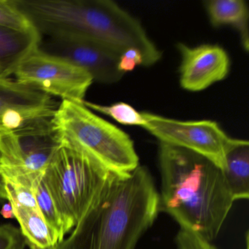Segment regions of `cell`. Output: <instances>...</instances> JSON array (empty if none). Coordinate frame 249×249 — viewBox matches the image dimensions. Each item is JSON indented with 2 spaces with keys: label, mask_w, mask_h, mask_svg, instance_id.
Instances as JSON below:
<instances>
[{
  "label": "cell",
  "mask_w": 249,
  "mask_h": 249,
  "mask_svg": "<svg viewBox=\"0 0 249 249\" xmlns=\"http://www.w3.org/2000/svg\"><path fill=\"white\" fill-rule=\"evenodd\" d=\"M56 103L52 97L11 77L0 76V113L14 107H40Z\"/></svg>",
  "instance_id": "9a60e30c"
},
{
  "label": "cell",
  "mask_w": 249,
  "mask_h": 249,
  "mask_svg": "<svg viewBox=\"0 0 249 249\" xmlns=\"http://www.w3.org/2000/svg\"><path fill=\"white\" fill-rule=\"evenodd\" d=\"M0 199H6L5 186H4L3 180H2V178L1 176H0Z\"/></svg>",
  "instance_id": "cb8c5ba5"
},
{
  "label": "cell",
  "mask_w": 249,
  "mask_h": 249,
  "mask_svg": "<svg viewBox=\"0 0 249 249\" xmlns=\"http://www.w3.org/2000/svg\"><path fill=\"white\" fill-rule=\"evenodd\" d=\"M13 75L21 84L52 97L83 103L94 81L91 75L67 59L39 48L24 58Z\"/></svg>",
  "instance_id": "ba28073f"
},
{
  "label": "cell",
  "mask_w": 249,
  "mask_h": 249,
  "mask_svg": "<svg viewBox=\"0 0 249 249\" xmlns=\"http://www.w3.org/2000/svg\"><path fill=\"white\" fill-rule=\"evenodd\" d=\"M13 207L20 231L30 249H53L60 242L56 233L47 224L40 211Z\"/></svg>",
  "instance_id": "4fadbf2b"
},
{
  "label": "cell",
  "mask_w": 249,
  "mask_h": 249,
  "mask_svg": "<svg viewBox=\"0 0 249 249\" xmlns=\"http://www.w3.org/2000/svg\"><path fill=\"white\" fill-rule=\"evenodd\" d=\"M160 211L180 229L212 242L234 200L222 170L203 156L160 142Z\"/></svg>",
  "instance_id": "6da1fadb"
},
{
  "label": "cell",
  "mask_w": 249,
  "mask_h": 249,
  "mask_svg": "<svg viewBox=\"0 0 249 249\" xmlns=\"http://www.w3.org/2000/svg\"><path fill=\"white\" fill-rule=\"evenodd\" d=\"M143 66V57L138 49L131 48L121 54L118 63V69L122 73L134 71L137 66Z\"/></svg>",
  "instance_id": "7402d4cb"
},
{
  "label": "cell",
  "mask_w": 249,
  "mask_h": 249,
  "mask_svg": "<svg viewBox=\"0 0 249 249\" xmlns=\"http://www.w3.org/2000/svg\"><path fill=\"white\" fill-rule=\"evenodd\" d=\"M83 104L89 110L110 116L122 124L128 126H143L144 120L141 112L138 111L127 103L121 102L110 106H103L84 100Z\"/></svg>",
  "instance_id": "e0dca14e"
},
{
  "label": "cell",
  "mask_w": 249,
  "mask_h": 249,
  "mask_svg": "<svg viewBox=\"0 0 249 249\" xmlns=\"http://www.w3.org/2000/svg\"><path fill=\"white\" fill-rule=\"evenodd\" d=\"M176 244L177 249H217L211 242L183 229H180L178 232Z\"/></svg>",
  "instance_id": "44dd1931"
},
{
  "label": "cell",
  "mask_w": 249,
  "mask_h": 249,
  "mask_svg": "<svg viewBox=\"0 0 249 249\" xmlns=\"http://www.w3.org/2000/svg\"><path fill=\"white\" fill-rule=\"evenodd\" d=\"M37 31L21 32L0 27V76L11 77L20 62L39 47Z\"/></svg>",
  "instance_id": "8fae6325"
},
{
  "label": "cell",
  "mask_w": 249,
  "mask_h": 249,
  "mask_svg": "<svg viewBox=\"0 0 249 249\" xmlns=\"http://www.w3.org/2000/svg\"><path fill=\"white\" fill-rule=\"evenodd\" d=\"M0 214L2 215L3 218H6V219L15 218L14 209H13L12 205H11L10 202H6V203L2 205L1 211H0Z\"/></svg>",
  "instance_id": "603a6c76"
},
{
  "label": "cell",
  "mask_w": 249,
  "mask_h": 249,
  "mask_svg": "<svg viewBox=\"0 0 249 249\" xmlns=\"http://www.w3.org/2000/svg\"><path fill=\"white\" fill-rule=\"evenodd\" d=\"M34 194L40 213L56 233L60 242L62 241L68 232L54 201L43 180V176L36 180L34 185Z\"/></svg>",
  "instance_id": "2e32d148"
},
{
  "label": "cell",
  "mask_w": 249,
  "mask_h": 249,
  "mask_svg": "<svg viewBox=\"0 0 249 249\" xmlns=\"http://www.w3.org/2000/svg\"><path fill=\"white\" fill-rule=\"evenodd\" d=\"M52 124L61 145L87 154L110 173L125 176L140 165L129 135L83 103L61 102Z\"/></svg>",
  "instance_id": "277c9868"
},
{
  "label": "cell",
  "mask_w": 249,
  "mask_h": 249,
  "mask_svg": "<svg viewBox=\"0 0 249 249\" xmlns=\"http://www.w3.org/2000/svg\"><path fill=\"white\" fill-rule=\"evenodd\" d=\"M26 246L19 229L10 224L0 225V249H25Z\"/></svg>",
  "instance_id": "ffe728a7"
},
{
  "label": "cell",
  "mask_w": 249,
  "mask_h": 249,
  "mask_svg": "<svg viewBox=\"0 0 249 249\" xmlns=\"http://www.w3.org/2000/svg\"><path fill=\"white\" fill-rule=\"evenodd\" d=\"M38 48L82 68L96 82L115 84L124 75L118 69L121 54L94 40L81 37H43Z\"/></svg>",
  "instance_id": "9c48e42d"
},
{
  "label": "cell",
  "mask_w": 249,
  "mask_h": 249,
  "mask_svg": "<svg viewBox=\"0 0 249 249\" xmlns=\"http://www.w3.org/2000/svg\"><path fill=\"white\" fill-rule=\"evenodd\" d=\"M222 171L234 200L249 199V141L229 151Z\"/></svg>",
  "instance_id": "5bb4252c"
},
{
  "label": "cell",
  "mask_w": 249,
  "mask_h": 249,
  "mask_svg": "<svg viewBox=\"0 0 249 249\" xmlns=\"http://www.w3.org/2000/svg\"><path fill=\"white\" fill-rule=\"evenodd\" d=\"M246 249H249V236L248 231L246 234Z\"/></svg>",
  "instance_id": "d4e9b609"
},
{
  "label": "cell",
  "mask_w": 249,
  "mask_h": 249,
  "mask_svg": "<svg viewBox=\"0 0 249 249\" xmlns=\"http://www.w3.org/2000/svg\"><path fill=\"white\" fill-rule=\"evenodd\" d=\"M111 174L87 154L61 145L43 180L68 232L84 216Z\"/></svg>",
  "instance_id": "5b68a950"
},
{
  "label": "cell",
  "mask_w": 249,
  "mask_h": 249,
  "mask_svg": "<svg viewBox=\"0 0 249 249\" xmlns=\"http://www.w3.org/2000/svg\"><path fill=\"white\" fill-rule=\"evenodd\" d=\"M210 22L213 27L230 25L240 35L242 46L249 52V8L243 0H210L204 2Z\"/></svg>",
  "instance_id": "7c38bea8"
},
{
  "label": "cell",
  "mask_w": 249,
  "mask_h": 249,
  "mask_svg": "<svg viewBox=\"0 0 249 249\" xmlns=\"http://www.w3.org/2000/svg\"><path fill=\"white\" fill-rule=\"evenodd\" d=\"M4 186L6 199L12 206L39 211L35 196L34 186L30 187L9 182H4Z\"/></svg>",
  "instance_id": "d6986e66"
},
{
  "label": "cell",
  "mask_w": 249,
  "mask_h": 249,
  "mask_svg": "<svg viewBox=\"0 0 249 249\" xmlns=\"http://www.w3.org/2000/svg\"><path fill=\"white\" fill-rule=\"evenodd\" d=\"M52 118L0 134V176L3 182L33 186L43 176L61 147Z\"/></svg>",
  "instance_id": "8992f818"
},
{
  "label": "cell",
  "mask_w": 249,
  "mask_h": 249,
  "mask_svg": "<svg viewBox=\"0 0 249 249\" xmlns=\"http://www.w3.org/2000/svg\"><path fill=\"white\" fill-rule=\"evenodd\" d=\"M0 27L21 32L37 31L16 0H0Z\"/></svg>",
  "instance_id": "ac0fdd59"
},
{
  "label": "cell",
  "mask_w": 249,
  "mask_h": 249,
  "mask_svg": "<svg viewBox=\"0 0 249 249\" xmlns=\"http://www.w3.org/2000/svg\"><path fill=\"white\" fill-rule=\"evenodd\" d=\"M181 56L180 85L186 91H201L227 78L230 59L227 52L218 45L202 44L190 47L179 43Z\"/></svg>",
  "instance_id": "30bf717a"
},
{
  "label": "cell",
  "mask_w": 249,
  "mask_h": 249,
  "mask_svg": "<svg viewBox=\"0 0 249 249\" xmlns=\"http://www.w3.org/2000/svg\"><path fill=\"white\" fill-rule=\"evenodd\" d=\"M141 113L144 120L142 127L160 142L203 156L221 170L229 151L247 141L231 138L213 121H180L148 112Z\"/></svg>",
  "instance_id": "52a82bcc"
},
{
  "label": "cell",
  "mask_w": 249,
  "mask_h": 249,
  "mask_svg": "<svg viewBox=\"0 0 249 249\" xmlns=\"http://www.w3.org/2000/svg\"><path fill=\"white\" fill-rule=\"evenodd\" d=\"M160 212V195L146 167L112 173L71 235L53 249H135Z\"/></svg>",
  "instance_id": "7a4b0ae2"
},
{
  "label": "cell",
  "mask_w": 249,
  "mask_h": 249,
  "mask_svg": "<svg viewBox=\"0 0 249 249\" xmlns=\"http://www.w3.org/2000/svg\"><path fill=\"white\" fill-rule=\"evenodd\" d=\"M42 37H81L122 54L138 49L143 66L151 67L162 53L138 18L110 0H16Z\"/></svg>",
  "instance_id": "3957f363"
}]
</instances>
